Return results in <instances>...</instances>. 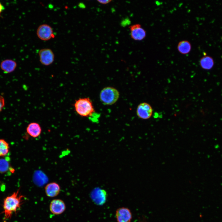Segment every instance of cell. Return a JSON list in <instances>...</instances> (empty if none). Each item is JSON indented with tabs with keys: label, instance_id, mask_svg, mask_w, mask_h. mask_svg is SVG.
<instances>
[{
	"label": "cell",
	"instance_id": "9a60e30c",
	"mask_svg": "<svg viewBox=\"0 0 222 222\" xmlns=\"http://www.w3.org/2000/svg\"><path fill=\"white\" fill-rule=\"evenodd\" d=\"M177 47L178 50L180 53L185 55L188 54L191 51V46L189 41L183 40L179 43Z\"/></svg>",
	"mask_w": 222,
	"mask_h": 222
},
{
	"label": "cell",
	"instance_id": "2e32d148",
	"mask_svg": "<svg viewBox=\"0 0 222 222\" xmlns=\"http://www.w3.org/2000/svg\"><path fill=\"white\" fill-rule=\"evenodd\" d=\"M9 145L5 140L0 139V157H3L9 152Z\"/></svg>",
	"mask_w": 222,
	"mask_h": 222
},
{
	"label": "cell",
	"instance_id": "7c38bea8",
	"mask_svg": "<svg viewBox=\"0 0 222 222\" xmlns=\"http://www.w3.org/2000/svg\"><path fill=\"white\" fill-rule=\"evenodd\" d=\"M27 133L31 137L35 138L38 137L41 134L42 129L40 125L36 122L29 124L26 128Z\"/></svg>",
	"mask_w": 222,
	"mask_h": 222
},
{
	"label": "cell",
	"instance_id": "9c48e42d",
	"mask_svg": "<svg viewBox=\"0 0 222 222\" xmlns=\"http://www.w3.org/2000/svg\"><path fill=\"white\" fill-rule=\"evenodd\" d=\"M116 216L117 222H130L132 218L130 210L124 207L118 209L116 211Z\"/></svg>",
	"mask_w": 222,
	"mask_h": 222
},
{
	"label": "cell",
	"instance_id": "8992f818",
	"mask_svg": "<svg viewBox=\"0 0 222 222\" xmlns=\"http://www.w3.org/2000/svg\"><path fill=\"white\" fill-rule=\"evenodd\" d=\"M153 109L149 103L143 102L139 104L137 106L136 113L140 118L146 120L150 118L153 114Z\"/></svg>",
	"mask_w": 222,
	"mask_h": 222
},
{
	"label": "cell",
	"instance_id": "277c9868",
	"mask_svg": "<svg viewBox=\"0 0 222 222\" xmlns=\"http://www.w3.org/2000/svg\"><path fill=\"white\" fill-rule=\"evenodd\" d=\"M36 34L39 39L44 41L49 40L54 36L52 28L46 24H41L38 27L36 31Z\"/></svg>",
	"mask_w": 222,
	"mask_h": 222
},
{
	"label": "cell",
	"instance_id": "6da1fadb",
	"mask_svg": "<svg viewBox=\"0 0 222 222\" xmlns=\"http://www.w3.org/2000/svg\"><path fill=\"white\" fill-rule=\"evenodd\" d=\"M19 191L18 190L6 197L3 200L2 213L5 221L10 219L14 214L16 213L23 203L25 197L21 194Z\"/></svg>",
	"mask_w": 222,
	"mask_h": 222
},
{
	"label": "cell",
	"instance_id": "d6986e66",
	"mask_svg": "<svg viewBox=\"0 0 222 222\" xmlns=\"http://www.w3.org/2000/svg\"><path fill=\"white\" fill-rule=\"evenodd\" d=\"M97 1L100 3L105 5L110 3L112 1L111 0H97Z\"/></svg>",
	"mask_w": 222,
	"mask_h": 222
},
{
	"label": "cell",
	"instance_id": "5b68a950",
	"mask_svg": "<svg viewBox=\"0 0 222 222\" xmlns=\"http://www.w3.org/2000/svg\"><path fill=\"white\" fill-rule=\"evenodd\" d=\"M39 61L43 65L47 66L51 64L55 59V55L53 51L49 48L40 49L39 52Z\"/></svg>",
	"mask_w": 222,
	"mask_h": 222
},
{
	"label": "cell",
	"instance_id": "30bf717a",
	"mask_svg": "<svg viewBox=\"0 0 222 222\" xmlns=\"http://www.w3.org/2000/svg\"><path fill=\"white\" fill-rule=\"evenodd\" d=\"M106 195V192L104 190L98 188H95L91 194L92 198L94 201L100 205L105 202Z\"/></svg>",
	"mask_w": 222,
	"mask_h": 222
},
{
	"label": "cell",
	"instance_id": "e0dca14e",
	"mask_svg": "<svg viewBox=\"0 0 222 222\" xmlns=\"http://www.w3.org/2000/svg\"><path fill=\"white\" fill-rule=\"evenodd\" d=\"M8 165V163L3 159L0 160V172H4L7 169Z\"/></svg>",
	"mask_w": 222,
	"mask_h": 222
},
{
	"label": "cell",
	"instance_id": "5bb4252c",
	"mask_svg": "<svg viewBox=\"0 0 222 222\" xmlns=\"http://www.w3.org/2000/svg\"><path fill=\"white\" fill-rule=\"evenodd\" d=\"M17 66L16 63L10 60H6L2 61L1 64L2 70L5 73H9L13 71Z\"/></svg>",
	"mask_w": 222,
	"mask_h": 222
},
{
	"label": "cell",
	"instance_id": "3957f363",
	"mask_svg": "<svg viewBox=\"0 0 222 222\" xmlns=\"http://www.w3.org/2000/svg\"><path fill=\"white\" fill-rule=\"evenodd\" d=\"M119 92L116 88L108 86L101 91L99 95L100 100L104 105H111L115 103L118 99Z\"/></svg>",
	"mask_w": 222,
	"mask_h": 222
},
{
	"label": "cell",
	"instance_id": "ba28073f",
	"mask_svg": "<svg viewBox=\"0 0 222 222\" xmlns=\"http://www.w3.org/2000/svg\"><path fill=\"white\" fill-rule=\"evenodd\" d=\"M49 208L50 211L52 214L58 215L62 213L65 211L66 206L62 200L56 199L51 202Z\"/></svg>",
	"mask_w": 222,
	"mask_h": 222
},
{
	"label": "cell",
	"instance_id": "7a4b0ae2",
	"mask_svg": "<svg viewBox=\"0 0 222 222\" xmlns=\"http://www.w3.org/2000/svg\"><path fill=\"white\" fill-rule=\"evenodd\" d=\"M74 107L76 113L82 117L91 116L95 112L92 101L88 97L80 98L76 100Z\"/></svg>",
	"mask_w": 222,
	"mask_h": 222
},
{
	"label": "cell",
	"instance_id": "ac0fdd59",
	"mask_svg": "<svg viewBox=\"0 0 222 222\" xmlns=\"http://www.w3.org/2000/svg\"><path fill=\"white\" fill-rule=\"evenodd\" d=\"M5 105V100L3 97L0 96V112Z\"/></svg>",
	"mask_w": 222,
	"mask_h": 222
},
{
	"label": "cell",
	"instance_id": "ffe728a7",
	"mask_svg": "<svg viewBox=\"0 0 222 222\" xmlns=\"http://www.w3.org/2000/svg\"><path fill=\"white\" fill-rule=\"evenodd\" d=\"M4 9V7L0 2V16L1 13Z\"/></svg>",
	"mask_w": 222,
	"mask_h": 222
},
{
	"label": "cell",
	"instance_id": "52a82bcc",
	"mask_svg": "<svg viewBox=\"0 0 222 222\" xmlns=\"http://www.w3.org/2000/svg\"><path fill=\"white\" fill-rule=\"evenodd\" d=\"M131 38L135 41H141L146 36V31L141 24L137 23L129 27Z\"/></svg>",
	"mask_w": 222,
	"mask_h": 222
},
{
	"label": "cell",
	"instance_id": "4fadbf2b",
	"mask_svg": "<svg viewBox=\"0 0 222 222\" xmlns=\"http://www.w3.org/2000/svg\"><path fill=\"white\" fill-rule=\"evenodd\" d=\"M199 63L202 68L206 70H209L213 67L214 61L211 56L205 55L200 59Z\"/></svg>",
	"mask_w": 222,
	"mask_h": 222
},
{
	"label": "cell",
	"instance_id": "8fae6325",
	"mask_svg": "<svg viewBox=\"0 0 222 222\" xmlns=\"http://www.w3.org/2000/svg\"><path fill=\"white\" fill-rule=\"evenodd\" d=\"M45 190L47 196L53 197L59 194L60 190V187L57 183L55 182H51L46 186Z\"/></svg>",
	"mask_w": 222,
	"mask_h": 222
}]
</instances>
